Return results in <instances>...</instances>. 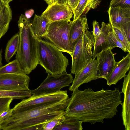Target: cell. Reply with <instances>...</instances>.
Returning a JSON list of instances; mask_svg holds the SVG:
<instances>
[{"instance_id": "cell-5", "label": "cell", "mask_w": 130, "mask_h": 130, "mask_svg": "<svg viewBox=\"0 0 130 130\" xmlns=\"http://www.w3.org/2000/svg\"><path fill=\"white\" fill-rule=\"evenodd\" d=\"M94 44L92 33L86 29L74 46L71 56V73L75 74L78 72L93 59L92 49Z\"/></svg>"}, {"instance_id": "cell-42", "label": "cell", "mask_w": 130, "mask_h": 130, "mask_svg": "<svg viewBox=\"0 0 130 130\" xmlns=\"http://www.w3.org/2000/svg\"><path fill=\"white\" fill-rule=\"evenodd\" d=\"M68 1H69V0H68Z\"/></svg>"}, {"instance_id": "cell-13", "label": "cell", "mask_w": 130, "mask_h": 130, "mask_svg": "<svg viewBox=\"0 0 130 130\" xmlns=\"http://www.w3.org/2000/svg\"><path fill=\"white\" fill-rule=\"evenodd\" d=\"M130 67V53L118 62H116L115 66L106 79L107 84L111 86L115 85L117 83L126 76V72L129 70Z\"/></svg>"}, {"instance_id": "cell-2", "label": "cell", "mask_w": 130, "mask_h": 130, "mask_svg": "<svg viewBox=\"0 0 130 130\" xmlns=\"http://www.w3.org/2000/svg\"><path fill=\"white\" fill-rule=\"evenodd\" d=\"M67 99L12 112L10 117L0 123V130H25L30 126L46 123L65 113Z\"/></svg>"}, {"instance_id": "cell-36", "label": "cell", "mask_w": 130, "mask_h": 130, "mask_svg": "<svg viewBox=\"0 0 130 130\" xmlns=\"http://www.w3.org/2000/svg\"><path fill=\"white\" fill-rule=\"evenodd\" d=\"M34 12L33 9H30L25 12V15L27 18L29 19L33 15Z\"/></svg>"}, {"instance_id": "cell-15", "label": "cell", "mask_w": 130, "mask_h": 130, "mask_svg": "<svg viewBox=\"0 0 130 130\" xmlns=\"http://www.w3.org/2000/svg\"><path fill=\"white\" fill-rule=\"evenodd\" d=\"M128 71V74L124 78L121 92L124 95L122 116L126 130L130 129V71Z\"/></svg>"}, {"instance_id": "cell-35", "label": "cell", "mask_w": 130, "mask_h": 130, "mask_svg": "<svg viewBox=\"0 0 130 130\" xmlns=\"http://www.w3.org/2000/svg\"><path fill=\"white\" fill-rule=\"evenodd\" d=\"M80 0H69L70 6L72 9H74L77 5Z\"/></svg>"}, {"instance_id": "cell-38", "label": "cell", "mask_w": 130, "mask_h": 130, "mask_svg": "<svg viewBox=\"0 0 130 130\" xmlns=\"http://www.w3.org/2000/svg\"><path fill=\"white\" fill-rule=\"evenodd\" d=\"M2 51L1 50H0V67L2 66Z\"/></svg>"}, {"instance_id": "cell-32", "label": "cell", "mask_w": 130, "mask_h": 130, "mask_svg": "<svg viewBox=\"0 0 130 130\" xmlns=\"http://www.w3.org/2000/svg\"><path fill=\"white\" fill-rule=\"evenodd\" d=\"M12 109L10 108L3 112L0 114V123L8 118L12 115Z\"/></svg>"}, {"instance_id": "cell-26", "label": "cell", "mask_w": 130, "mask_h": 130, "mask_svg": "<svg viewBox=\"0 0 130 130\" xmlns=\"http://www.w3.org/2000/svg\"><path fill=\"white\" fill-rule=\"evenodd\" d=\"M66 117L65 113L60 115L44 124L43 130H53L56 126L60 124L64 120Z\"/></svg>"}, {"instance_id": "cell-16", "label": "cell", "mask_w": 130, "mask_h": 130, "mask_svg": "<svg viewBox=\"0 0 130 130\" xmlns=\"http://www.w3.org/2000/svg\"><path fill=\"white\" fill-rule=\"evenodd\" d=\"M101 25V33L94 47L93 59H95L101 52L110 48L111 49L107 36L108 32L112 27L109 23L106 24L103 22H102Z\"/></svg>"}, {"instance_id": "cell-22", "label": "cell", "mask_w": 130, "mask_h": 130, "mask_svg": "<svg viewBox=\"0 0 130 130\" xmlns=\"http://www.w3.org/2000/svg\"><path fill=\"white\" fill-rule=\"evenodd\" d=\"M19 43V32L16 33L9 40L7 44L5 50V60L7 63L17 51Z\"/></svg>"}, {"instance_id": "cell-31", "label": "cell", "mask_w": 130, "mask_h": 130, "mask_svg": "<svg viewBox=\"0 0 130 130\" xmlns=\"http://www.w3.org/2000/svg\"><path fill=\"white\" fill-rule=\"evenodd\" d=\"M119 29L130 42V22L124 24Z\"/></svg>"}, {"instance_id": "cell-29", "label": "cell", "mask_w": 130, "mask_h": 130, "mask_svg": "<svg viewBox=\"0 0 130 130\" xmlns=\"http://www.w3.org/2000/svg\"><path fill=\"white\" fill-rule=\"evenodd\" d=\"M118 6L122 8H130V0H111L109 7Z\"/></svg>"}, {"instance_id": "cell-25", "label": "cell", "mask_w": 130, "mask_h": 130, "mask_svg": "<svg viewBox=\"0 0 130 130\" xmlns=\"http://www.w3.org/2000/svg\"><path fill=\"white\" fill-rule=\"evenodd\" d=\"M107 37L112 49L118 47L122 49L125 52L130 53L118 38L114 32L112 28L108 32Z\"/></svg>"}, {"instance_id": "cell-17", "label": "cell", "mask_w": 130, "mask_h": 130, "mask_svg": "<svg viewBox=\"0 0 130 130\" xmlns=\"http://www.w3.org/2000/svg\"><path fill=\"white\" fill-rule=\"evenodd\" d=\"M87 29H89V28L86 16H81L73 21L70 29L69 34L70 45L73 49L83 32Z\"/></svg>"}, {"instance_id": "cell-7", "label": "cell", "mask_w": 130, "mask_h": 130, "mask_svg": "<svg viewBox=\"0 0 130 130\" xmlns=\"http://www.w3.org/2000/svg\"><path fill=\"white\" fill-rule=\"evenodd\" d=\"M73 80L72 76L66 72L58 75L50 74L37 88L31 91L34 96L50 94L60 90L62 88L69 86Z\"/></svg>"}, {"instance_id": "cell-34", "label": "cell", "mask_w": 130, "mask_h": 130, "mask_svg": "<svg viewBox=\"0 0 130 130\" xmlns=\"http://www.w3.org/2000/svg\"><path fill=\"white\" fill-rule=\"evenodd\" d=\"M53 3L66 5L70 6L68 0H53Z\"/></svg>"}, {"instance_id": "cell-40", "label": "cell", "mask_w": 130, "mask_h": 130, "mask_svg": "<svg viewBox=\"0 0 130 130\" xmlns=\"http://www.w3.org/2000/svg\"><path fill=\"white\" fill-rule=\"evenodd\" d=\"M46 2L48 5H50L51 4V3L50 1V0H44Z\"/></svg>"}, {"instance_id": "cell-28", "label": "cell", "mask_w": 130, "mask_h": 130, "mask_svg": "<svg viewBox=\"0 0 130 130\" xmlns=\"http://www.w3.org/2000/svg\"><path fill=\"white\" fill-rule=\"evenodd\" d=\"M13 100L11 98L0 97V114L10 108V104Z\"/></svg>"}, {"instance_id": "cell-6", "label": "cell", "mask_w": 130, "mask_h": 130, "mask_svg": "<svg viewBox=\"0 0 130 130\" xmlns=\"http://www.w3.org/2000/svg\"><path fill=\"white\" fill-rule=\"evenodd\" d=\"M73 20H66L51 22L47 33L43 37L62 52L71 56L74 49L70 46L69 34Z\"/></svg>"}, {"instance_id": "cell-12", "label": "cell", "mask_w": 130, "mask_h": 130, "mask_svg": "<svg viewBox=\"0 0 130 130\" xmlns=\"http://www.w3.org/2000/svg\"><path fill=\"white\" fill-rule=\"evenodd\" d=\"M110 48L99 54L96 57L97 69L99 78L106 79L115 63L114 54Z\"/></svg>"}, {"instance_id": "cell-11", "label": "cell", "mask_w": 130, "mask_h": 130, "mask_svg": "<svg viewBox=\"0 0 130 130\" xmlns=\"http://www.w3.org/2000/svg\"><path fill=\"white\" fill-rule=\"evenodd\" d=\"M73 15L72 9L69 6L53 3L48 5L41 16L51 22L70 20Z\"/></svg>"}, {"instance_id": "cell-18", "label": "cell", "mask_w": 130, "mask_h": 130, "mask_svg": "<svg viewBox=\"0 0 130 130\" xmlns=\"http://www.w3.org/2000/svg\"><path fill=\"white\" fill-rule=\"evenodd\" d=\"M51 22L41 15H35L31 23V27L36 37L41 38L46 35Z\"/></svg>"}, {"instance_id": "cell-3", "label": "cell", "mask_w": 130, "mask_h": 130, "mask_svg": "<svg viewBox=\"0 0 130 130\" xmlns=\"http://www.w3.org/2000/svg\"><path fill=\"white\" fill-rule=\"evenodd\" d=\"M19 43L15 57L25 74H29L38 64V38L31 28L29 19L21 14L18 21Z\"/></svg>"}, {"instance_id": "cell-41", "label": "cell", "mask_w": 130, "mask_h": 130, "mask_svg": "<svg viewBox=\"0 0 130 130\" xmlns=\"http://www.w3.org/2000/svg\"><path fill=\"white\" fill-rule=\"evenodd\" d=\"M50 1L51 3V4H52L53 2V0H50Z\"/></svg>"}, {"instance_id": "cell-30", "label": "cell", "mask_w": 130, "mask_h": 130, "mask_svg": "<svg viewBox=\"0 0 130 130\" xmlns=\"http://www.w3.org/2000/svg\"><path fill=\"white\" fill-rule=\"evenodd\" d=\"M93 31L92 34L94 39L95 43L100 35L101 31L100 28L99 23L95 20L92 22Z\"/></svg>"}, {"instance_id": "cell-24", "label": "cell", "mask_w": 130, "mask_h": 130, "mask_svg": "<svg viewBox=\"0 0 130 130\" xmlns=\"http://www.w3.org/2000/svg\"><path fill=\"white\" fill-rule=\"evenodd\" d=\"M32 95L30 91H14L0 90V97H9L14 99L23 100Z\"/></svg>"}, {"instance_id": "cell-14", "label": "cell", "mask_w": 130, "mask_h": 130, "mask_svg": "<svg viewBox=\"0 0 130 130\" xmlns=\"http://www.w3.org/2000/svg\"><path fill=\"white\" fill-rule=\"evenodd\" d=\"M108 12L109 23L112 27L120 29L124 24L130 22V8L109 7Z\"/></svg>"}, {"instance_id": "cell-8", "label": "cell", "mask_w": 130, "mask_h": 130, "mask_svg": "<svg viewBox=\"0 0 130 130\" xmlns=\"http://www.w3.org/2000/svg\"><path fill=\"white\" fill-rule=\"evenodd\" d=\"M68 98L66 90H60L54 93L37 96L32 95L27 98L23 99L16 105L12 109V112L27 110Z\"/></svg>"}, {"instance_id": "cell-10", "label": "cell", "mask_w": 130, "mask_h": 130, "mask_svg": "<svg viewBox=\"0 0 130 130\" xmlns=\"http://www.w3.org/2000/svg\"><path fill=\"white\" fill-rule=\"evenodd\" d=\"M97 65L95 59H93L85 66L75 74L72 84L69 88L73 91L82 84L96 80L99 78Z\"/></svg>"}, {"instance_id": "cell-9", "label": "cell", "mask_w": 130, "mask_h": 130, "mask_svg": "<svg viewBox=\"0 0 130 130\" xmlns=\"http://www.w3.org/2000/svg\"><path fill=\"white\" fill-rule=\"evenodd\" d=\"M30 80L25 74H0V90L30 91Z\"/></svg>"}, {"instance_id": "cell-23", "label": "cell", "mask_w": 130, "mask_h": 130, "mask_svg": "<svg viewBox=\"0 0 130 130\" xmlns=\"http://www.w3.org/2000/svg\"><path fill=\"white\" fill-rule=\"evenodd\" d=\"M25 74L17 59L0 67V74Z\"/></svg>"}, {"instance_id": "cell-37", "label": "cell", "mask_w": 130, "mask_h": 130, "mask_svg": "<svg viewBox=\"0 0 130 130\" xmlns=\"http://www.w3.org/2000/svg\"><path fill=\"white\" fill-rule=\"evenodd\" d=\"M6 4L3 0H0V11L4 8Z\"/></svg>"}, {"instance_id": "cell-21", "label": "cell", "mask_w": 130, "mask_h": 130, "mask_svg": "<svg viewBox=\"0 0 130 130\" xmlns=\"http://www.w3.org/2000/svg\"><path fill=\"white\" fill-rule=\"evenodd\" d=\"M83 122L75 118L66 116L64 121L55 127L53 130H82Z\"/></svg>"}, {"instance_id": "cell-4", "label": "cell", "mask_w": 130, "mask_h": 130, "mask_svg": "<svg viewBox=\"0 0 130 130\" xmlns=\"http://www.w3.org/2000/svg\"><path fill=\"white\" fill-rule=\"evenodd\" d=\"M37 38L38 64L52 75L66 72L69 61L62 52L50 42Z\"/></svg>"}, {"instance_id": "cell-27", "label": "cell", "mask_w": 130, "mask_h": 130, "mask_svg": "<svg viewBox=\"0 0 130 130\" xmlns=\"http://www.w3.org/2000/svg\"><path fill=\"white\" fill-rule=\"evenodd\" d=\"M113 30L118 38L125 47L130 52V42L120 29L112 27Z\"/></svg>"}, {"instance_id": "cell-33", "label": "cell", "mask_w": 130, "mask_h": 130, "mask_svg": "<svg viewBox=\"0 0 130 130\" xmlns=\"http://www.w3.org/2000/svg\"><path fill=\"white\" fill-rule=\"evenodd\" d=\"M44 124H37L30 126L26 129L25 130H43V126Z\"/></svg>"}, {"instance_id": "cell-39", "label": "cell", "mask_w": 130, "mask_h": 130, "mask_svg": "<svg viewBox=\"0 0 130 130\" xmlns=\"http://www.w3.org/2000/svg\"><path fill=\"white\" fill-rule=\"evenodd\" d=\"M6 4H9V3L13 0H3Z\"/></svg>"}, {"instance_id": "cell-1", "label": "cell", "mask_w": 130, "mask_h": 130, "mask_svg": "<svg viewBox=\"0 0 130 130\" xmlns=\"http://www.w3.org/2000/svg\"><path fill=\"white\" fill-rule=\"evenodd\" d=\"M121 93L117 88L97 91L89 88L83 91L77 88L67 100L65 115L91 124L102 123L104 119L116 115L118 107L122 105Z\"/></svg>"}, {"instance_id": "cell-20", "label": "cell", "mask_w": 130, "mask_h": 130, "mask_svg": "<svg viewBox=\"0 0 130 130\" xmlns=\"http://www.w3.org/2000/svg\"><path fill=\"white\" fill-rule=\"evenodd\" d=\"M12 17L11 9L9 4H6L0 11V39L8 30Z\"/></svg>"}, {"instance_id": "cell-19", "label": "cell", "mask_w": 130, "mask_h": 130, "mask_svg": "<svg viewBox=\"0 0 130 130\" xmlns=\"http://www.w3.org/2000/svg\"><path fill=\"white\" fill-rule=\"evenodd\" d=\"M100 0H80L76 7L73 10V21L81 17H84L92 9L95 8L99 4Z\"/></svg>"}]
</instances>
